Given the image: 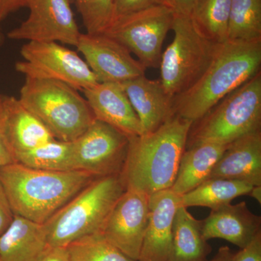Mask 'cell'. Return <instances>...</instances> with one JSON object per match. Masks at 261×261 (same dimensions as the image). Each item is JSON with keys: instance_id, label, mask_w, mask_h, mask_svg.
Here are the masks:
<instances>
[{"instance_id": "6da1fadb", "label": "cell", "mask_w": 261, "mask_h": 261, "mask_svg": "<svg viewBox=\"0 0 261 261\" xmlns=\"http://www.w3.org/2000/svg\"><path fill=\"white\" fill-rule=\"evenodd\" d=\"M192 123L174 116L154 132L129 138L120 173L126 190L149 196L171 188Z\"/></svg>"}, {"instance_id": "7a4b0ae2", "label": "cell", "mask_w": 261, "mask_h": 261, "mask_svg": "<svg viewBox=\"0 0 261 261\" xmlns=\"http://www.w3.org/2000/svg\"><path fill=\"white\" fill-rule=\"evenodd\" d=\"M261 39L227 40L220 44L205 73L173 98L175 116L192 122L260 71Z\"/></svg>"}, {"instance_id": "3957f363", "label": "cell", "mask_w": 261, "mask_h": 261, "mask_svg": "<svg viewBox=\"0 0 261 261\" xmlns=\"http://www.w3.org/2000/svg\"><path fill=\"white\" fill-rule=\"evenodd\" d=\"M94 178L84 171H44L17 162L0 167V183L13 214L40 224Z\"/></svg>"}, {"instance_id": "277c9868", "label": "cell", "mask_w": 261, "mask_h": 261, "mask_svg": "<svg viewBox=\"0 0 261 261\" xmlns=\"http://www.w3.org/2000/svg\"><path fill=\"white\" fill-rule=\"evenodd\" d=\"M126 190L120 175L94 178L43 224L48 245L67 247L79 239L100 233Z\"/></svg>"}, {"instance_id": "5b68a950", "label": "cell", "mask_w": 261, "mask_h": 261, "mask_svg": "<svg viewBox=\"0 0 261 261\" xmlns=\"http://www.w3.org/2000/svg\"><path fill=\"white\" fill-rule=\"evenodd\" d=\"M78 91L58 81L25 78L18 99L56 140L73 142L95 120Z\"/></svg>"}, {"instance_id": "8992f818", "label": "cell", "mask_w": 261, "mask_h": 261, "mask_svg": "<svg viewBox=\"0 0 261 261\" xmlns=\"http://www.w3.org/2000/svg\"><path fill=\"white\" fill-rule=\"evenodd\" d=\"M261 129V71L192 123L186 149L203 142L228 145Z\"/></svg>"}, {"instance_id": "52a82bcc", "label": "cell", "mask_w": 261, "mask_h": 261, "mask_svg": "<svg viewBox=\"0 0 261 261\" xmlns=\"http://www.w3.org/2000/svg\"><path fill=\"white\" fill-rule=\"evenodd\" d=\"M173 42L161 56V82L171 98L183 93L208 68L220 44L197 33L188 15L175 13Z\"/></svg>"}, {"instance_id": "ba28073f", "label": "cell", "mask_w": 261, "mask_h": 261, "mask_svg": "<svg viewBox=\"0 0 261 261\" xmlns=\"http://www.w3.org/2000/svg\"><path fill=\"white\" fill-rule=\"evenodd\" d=\"M174 15L171 7H151L117 17L102 34L125 46L146 68H159L163 42L172 29Z\"/></svg>"}, {"instance_id": "9c48e42d", "label": "cell", "mask_w": 261, "mask_h": 261, "mask_svg": "<svg viewBox=\"0 0 261 261\" xmlns=\"http://www.w3.org/2000/svg\"><path fill=\"white\" fill-rule=\"evenodd\" d=\"M20 55L23 61L15 68L25 78L58 81L80 91L99 83L80 55L59 43L28 42Z\"/></svg>"}, {"instance_id": "30bf717a", "label": "cell", "mask_w": 261, "mask_h": 261, "mask_svg": "<svg viewBox=\"0 0 261 261\" xmlns=\"http://www.w3.org/2000/svg\"><path fill=\"white\" fill-rule=\"evenodd\" d=\"M129 138L114 127L95 119L73 144L76 171L96 178L120 175L126 161Z\"/></svg>"}, {"instance_id": "8fae6325", "label": "cell", "mask_w": 261, "mask_h": 261, "mask_svg": "<svg viewBox=\"0 0 261 261\" xmlns=\"http://www.w3.org/2000/svg\"><path fill=\"white\" fill-rule=\"evenodd\" d=\"M70 0H31L28 18L8 32V39L76 46L81 33Z\"/></svg>"}, {"instance_id": "7c38bea8", "label": "cell", "mask_w": 261, "mask_h": 261, "mask_svg": "<svg viewBox=\"0 0 261 261\" xmlns=\"http://www.w3.org/2000/svg\"><path fill=\"white\" fill-rule=\"evenodd\" d=\"M149 196L126 190L108 216L100 233L122 252L139 260L149 216Z\"/></svg>"}, {"instance_id": "4fadbf2b", "label": "cell", "mask_w": 261, "mask_h": 261, "mask_svg": "<svg viewBox=\"0 0 261 261\" xmlns=\"http://www.w3.org/2000/svg\"><path fill=\"white\" fill-rule=\"evenodd\" d=\"M75 47L99 83L121 84L145 75L147 68L125 46L106 34L82 33Z\"/></svg>"}, {"instance_id": "5bb4252c", "label": "cell", "mask_w": 261, "mask_h": 261, "mask_svg": "<svg viewBox=\"0 0 261 261\" xmlns=\"http://www.w3.org/2000/svg\"><path fill=\"white\" fill-rule=\"evenodd\" d=\"M148 224L138 261H171L173 223L181 196L171 190L149 195Z\"/></svg>"}, {"instance_id": "9a60e30c", "label": "cell", "mask_w": 261, "mask_h": 261, "mask_svg": "<svg viewBox=\"0 0 261 261\" xmlns=\"http://www.w3.org/2000/svg\"><path fill=\"white\" fill-rule=\"evenodd\" d=\"M82 92L95 119L114 127L128 138L142 135L140 119L121 84L98 83Z\"/></svg>"}, {"instance_id": "2e32d148", "label": "cell", "mask_w": 261, "mask_h": 261, "mask_svg": "<svg viewBox=\"0 0 261 261\" xmlns=\"http://www.w3.org/2000/svg\"><path fill=\"white\" fill-rule=\"evenodd\" d=\"M201 224L202 236L206 241L222 239L240 249L245 248L261 233L260 216L249 210L245 201L211 210Z\"/></svg>"}, {"instance_id": "e0dca14e", "label": "cell", "mask_w": 261, "mask_h": 261, "mask_svg": "<svg viewBox=\"0 0 261 261\" xmlns=\"http://www.w3.org/2000/svg\"><path fill=\"white\" fill-rule=\"evenodd\" d=\"M121 84L138 116L142 134L154 132L175 116L173 98L166 93L161 80L142 75Z\"/></svg>"}, {"instance_id": "ac0fdd59", "label": "cell", "mask_w": 261, "mask_h": 261, "mask_svg": "<svg viewBox=\"0 0 261 261\" xmlns=\"http://www.w3.org/2000/svg\"><path fill=\"white\" fill-rule=\"evenodd\" d=\"M215 178L261 186V129L228 144L208 177Z\"/></svg>"}, {"instance_id": "d6986e66", "label": "cell", "mask_w": 261, "mask_h": 261, "mask_svg": "<svg viewBox=\"0 0 261 261\" xmlns=\"http://www.w3.org/2000/svg\"><path fill=\"white\" fill-rule=\"evenodd\" d=\"M7 140L15 155L56 140L18 98L3 94Z\"/></svg>"}, {"instance_id": "ffe728a7", "label": "cell", "mask_w": 261, "mask_h": 261, "mask_svg": "<svg viewBox=\"0 0 261 261\" xmlns=\"http://www.w3.org/2000/svg\"><path fill=\"white\" fill-rule=\"evenodd\" d=\"M48 246L44 225L15 215L0 236V261H37Z\"/></svg>"}, {"instance_id": "44dd1931", "label": "cell", "mask_w": 261, "mask_h": 261, "mask_svg": "<svg viewBox=\"0 0 261 261\" xmlns=\"http://www.w3.org/2000/svg\"><path fill=\"white\" fill-rule=\"evenodd\" d=\"M227 146L215 142H203L185 149L171 190L181 196L207 180Z\"/></svg>"}, {"instance_id": "7402d4cb", "label": "cell", "mask_w": 261, "mask_h": 261, "mask_svg": "<svg viewBox=\"0 0 261 261\" xmlns=\"http://www.w3.org/2000/svg\"><path fill=\"white\" fill-rule=\"evenodd\" d=\"M211 251L202 236L200 220L179 206L173 219L171 261H205Z\"/></svg>"}, {"instance_id": "603a6c76", "label": "cell", "mask_w": 261, "mask_h": 261, "mask_svg": "<svg viewBox=\"0 0 261 261\" xmlns=\"http://www.w3.org/2000/svg\"><path fill=\"white\" fill-rule=\"evenodd\" d=\"M252 185L228 178H208L191 191L181 195V205L207 207L211 210L231 203L233 199L249 195Z\"/></svg>"}, {"instance_id": "cb8c5ba5", "label": "cell", "mask_w": 261, "mask_h": 261, "mask_svg": "<svg viewBox=\"0 0 261 261\" xmlns=\"http://www.w3.org/2000/svg\"><path fill=\"white\" fill-rule=\"evenodd\" d=\"M231 0H197L190 14L194 28L202 37L217 44L228 40Z\"/></svg>"}, {"instance_id": "d4e9b609", "label": "cell", "mask_w": 261, "mask_h": 261, "mask_svg": "<svg viewBox=\"0 0 261 261\" xmlns=\"http://www.w3.org/2000/svg\"><path fill=\"white\" fill-rule=\"evenodd\" d=\"M15 161L23 166L44 171H76L72 142L53 140L32 150L16 154Z\"/></svg>"}, {"instance_id": "484cf974", "label": "cell", "mask_w": 261, "mask_h": 261, "mask_svg": "<svg viewBox=\"0 0 261 261\" xmlns=\"http://www.w3.org/2000/svg\"><path fill=\"white\" fill-rule=\"evenodd\" d=\"M228 40L261 39V0H231Z\"/></svg>"}, {"instance_id": "4316f807", "label": "cell", "mask_w": 261, "mask_h": 261, "mask_svg": "<svg viewBox=\"0 0 261 261\" xmlns=\"http://www.w3.org/2000/svg\"><path fill=\"white\" fill-rule=\"evenodd\" d=\"M70 261H136L108 241L101 233L75 240L67 246Z\"/></svg>"}, {"instance_id": "83f0119b", "label": "cell", "mask_w": 261, "mask_h": 261, "mask_svg": "<svg viewBox=\"0 0 261 261\" xmlns=\"http://www.w3.org/2000/svg\"><path fill=\"white\" fill-rule=\"evenodd\" d=\"M87 34H102L112 22L114 0H73Z\"/></svg>"}, {"instance_id": "f1b7e54d", "label": "cell", "mask_w": 261, "mask_h": 261, "mask_svg": "<svg viewBox=\"0 0 261 261\" xmlns=\"http://www.w3.org/2000/svg\"><path fill=\"white\" fill-rule=\"evenodd\" d=\"M159 5L172 8L171 0H114L113 20L117 17Z\"/></svg>"}, {"instance_id": "f546056e", "label": "cell", "mask_w": 261, "mask_h": 261, "mask_svg": "<svg viewBox=\"0 0 261 261\" xmlns=\"http://www.w3.org/2000/svg\"><path fill=\"white\" fill-rule=\"evenodd\" d=\"M16 162L14 154L7 140L3 94H0V167Z\"/></svg>"}, {"instance_id": "4dcf8cb0", "label": "cell", "mask_w": 261, "mask_h": 261, "mask_svg": "<svg viewBox=\"0 0 261 261\" xmlns=\"http://www.w3.org/2000/svg\"><path fill=\"white\" fill-rule=\"evenodd\" d=\"M232 261H261V233L247 247L234 254Z\"/></svg>"}, {"instance_id": "1f68e13d", "label": "cell", "mask_w": 261, "mask_h": 261, "mask_svg": "<svg viewBox=\"0 0 261 261\" xmlns=\"http://www.w3.org/2000/svg\"><path fill=\"white\" fill-rule=\"evenodd\" d=\"M14 216L4 188L0 183V236L9 227Z\"/></svg>"}, {"instance_id": "d6a6232c", "label": "cell", "mask_w": 261, "mask_h": 261, "mask_svg": "<svg viewBox=\"0 0 261 261\" xmlns=\"http://www.w3.org/2000/svg\"><path fill=\"white\" fill-rule=\"evenodd\" d=\"M31 0H0V22L12 13L23 8H27Z\"/></svg>"}, {"instance_id": "836d02e7", "label": "cell", "mask_w": 261, "mask_h": 261, "mask_svg": "<svg viewBox=\"0 0 261 261\" xmlns=\"http://www.w3.org/2000/svg\"><path fill=\"white\" fill-rule=\"evenodd\" d=\"M37 261H70L67 247L48 246Z\"/></svg>"}, {"instance_id": "e575fe53", "label": "cell", "mask_w": 261, "mask_h": 261, "mask_svg": "<svg viewBox=\"0 0 261 261\" xmlns=\"http://www.w3.org/2000/svg\"><path fill=\"white\" fill-rule=\"evenodd\" d=\"M197 0H171V5L176 14L190 16L192 8Z\"/></svg>"}, {"instance_id": "d590c367", "label": "cell", "mask_w": 261, "mask_h": 261, "mask_svg": "<svg viewBox=\"0 0 261 261\" xmlns=\"http://www.w3.org/2000/svg\"><path fill=\"white\" fill-rule=\"evenodd\" d=\"M234 253L227 246L220 247L219 251L214 255L213 258L205 261H232Z\"/></svg>"}, {"instance_id": "8d00e7d4", "label": "cell", "mask_w": 261, "mask_h": 261, "mask_svg": "<svg viewBox=\"0 0 261 261\" xmlns=\"http://www.w3.org/2000/svg\"><path fill=\"white\" fill-rule=\"evenodd\" d=\"M261 203V186H254L249 195Z\"/></svg>"}, {"instance_id": "74e56055", "label": "cell", "mask_w": 261, "mask_h": 261, "mask_svg": "<svg viewBox=\"0 0 261 261\" xmlns=\"http://www.w3.org/2000/svg\"><path fill=\"white\" fill-rule=\"evenodd\" d=\"M5 35L3 34V30H2L1 22H0V47H3L5 42Z\"/></svg>"}, {"instance_id": "f35d334b", "label": "cell", "mask_w": 261, "mask_h": 261, "mask_svg": "<svg viewBox=\"0 0 261 261\" xmlns=\"http://www.w3.org/2000/svg\"><path fill=\"white\" fill-rule=\"evenodd\" d=\"M71 1V3H73V0H70Z\"/></svg>"}]
</instances>
